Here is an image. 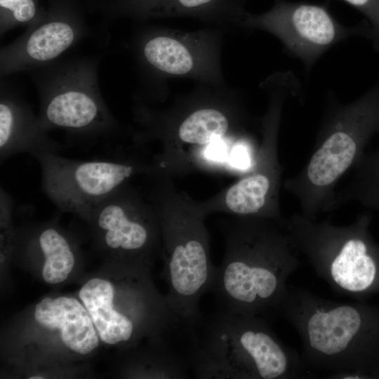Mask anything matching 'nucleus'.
I'll return each mask as SVG.
<instances>
[{"instance_id":"1","label":"nucleus","mask_w":379,"mask_h":379,"mask_svg":"<svg viewBox=\"0 0 379 379\" xmlns=\"http://www.w3.org/2000/svg\"><path fill=\"white\" fill-rule=\"evenodd\" d=\"M284 219L236 216L230 224L209 290L218 310L268 321L278 316L287 280L300 265Z\"/></svg>"},{"instance_id":"2","label":"nucleus","mask_w":379,"mask_h":379,"mask_svg":"<svg viewBox=\"0 0 379 379\" xmlns=\"http://www.w3.org/2000/svg\"><path fill=\"white\" fill-rule=\"evenodd\" d=\"M184 352L196 378L297 379L312 376L301 354L269 321L217 309L184 329Z\"/></svg>"},{"instance_id":"3","label":"nucleus","mask_w":379,"mask_h":379,"mask_svg":"<svg viewBox=\"0 0 379 379\" xmlns=\"http://www.w3.org/2000/svg\"><path fill=\"white\" fill-rule=\"evenodd\" d=\"M278 316L298 332L310 371L379 370V310L288 288Z\"/></svg>"},{"instance_id":"4","label":"nucleus","mask_w":379,"mask_h":379,"mask_svg":"<svg viewBox=\"0 0 379 379\" xmlns=\"http://www.w3.org/2000/svg\"><path fill=\"white\" fill-rule=\"evenodd\" d=\"M379 132V79L364 93L343 103L328 91L309 161L285 189L298 201L304 216L316 219L332 211L336 186Z\"/></svg>"},{"instance_id":"5","label":"nucleus","mask_w":379,"mask_h":379,"mask_svg":"<svg viewBox=\"0 0 379 379\" xmlns=\"http://www.w3.org/2000/svg\"><path fill=\"white\" fill-rule=\"evenodd\" d=\"M371 220L361 213L338 226L299 213L284 223L294 248L334 293L359 298L379 288V246L368 231Z\"/></svg>"},{"instance_id":"6","label":"nucleus","mask_w":379,"mask_h":379,"mask_svg":"<svg viewBox=\"0 0 379 379\" xmlns=\"http://www.w3.org/2000/svg\"><path fill=\"white\" fill-rule=\"evenodd\" d=\"M165 190L159 186L151 197L161 224L164 277L168 286L165 299L180 322L190 325L201 317L199 302L209 292L216 267L210 257L203 215L185 204L171 206Z\"/></svg>"},{"instance_id":"7","label":"nucleus","mask_w":379,"mask_h":379,"mask_svg":"<svg viewBox=\"0 0 379 379\" xmlns=\"http://www.w3.org/2000/svg\"><path fill=\"white\" fill-rule=\"evenodd\" d=\"M98 59L55 60L33 70L39 96L38 121L46 132L62 129L90 140L110 136L119 124L101 94Z\"/></svg>"},{"instance_id":"8","label":"nucleus","mask_w":379,"mask_h":379,"mask_svg":"<svg viewBox=\"0 0 379 379\" xmlns=\"http://www.w3.org/2000/svg\"><path fill=\"white\" fill-rule=\"evenodd\" d=\"M39 163L41 190L60 211L88 220L93 210L134 175L153 168L126 160L82 161L51 152L32 156Z\"/></svg>"},{"instance_id":"9","label":"nucleus","mask_w":379,"mask_h":379,"mask_svg":"<svg viewBox=\"0 0 379 379\" xmlns=\"http://www.w3.org/2000/svg\"><path fill=\"white\" fill-rule=\"evenodd\" d=\"M328 4L276 0L269 13L251 18L248 25L277 36L286 53L302 62L307 74L328 49L352 36L368 39L367 20L352 26L341 24L329 11Z\"/></svg>"},{"instance_id":"10","label":"nucleus","mask_w":379,"mask_h":379,"mask_svg":"<svg viewBox=\"0 0 379 379\" xmlns=\"http://www.w3.org/2000/svg\"><path fill=\"white\" fill-rule=\"evenodd\" d=\"M88 221L105 247L139 266L151 260L161 238L156 207L127 183L100 202Z\"/></svg>"},{"instance_id":"11","label":"nucleus","mask_w":379,"mask_h":379,"mask_svg":"<svg viewBox=\"0 0 379 379\" xmlns=\"http://www.w3.org/2000/svg\"><path fill=\"white\" fill-rule=\"evenodd\" d=\"M89 32L76 0H50L43 16L0 51L1 76L32 70L55 60Z\"/></svg>"},{"instance_id":"12","label":"nucleus","mask_w":379,"mask_h":379,"mask_svg":"<svg viewBox=\"0 0 379 379\" xmlns=\"http://www.w3.org/2000/svg\"><path fill=\"white\" fill-rule=\"evenodd\" d=\"M279 130L275 124L262 127V141L252 171L223 195L225 208L236 216L284 219L279 204L282 171L277 154Z\"/></svg>"},{"instance_id":"13","label":"nucleus","mask_w":379,"mask_h":379,"mask_svg":"<svg viewBox=\"0 0 379 379\" xmlns=\"http://www.w3.org/2000/svg\"><path fill=\"white\" fill-rule=\"evenodd\" d=\"M62 146L40 126L31 106L4 83L0 93V161L18 154H58Z\"/></svg>"},{"instance_id":"14","label":"nucleus","mask_w":379,"mask_h":379,"mask_svg":"<svg viewBox=\"0 0 379 379\" xmlns=\"http://www.w3.org/2000/svg\"><path fill=\"white\" fill-rule=\"evenodd\" d=\"M79 296L87 310L105 343H129L136 335L151 331L159 335L165 332L127 313L119 312L114 305V288L106 279L93 278L81 288Z\"/></svg>"},{"instance_id":"15","label":"nucleus","mask_w":379,"mask_h":379,"mask_svg":"<svg viewBox=\"0 0 379 379\" xmlns=\"http://www.w3.org/2000/svg\"><path fill=\"white\" fill-rule=\"evenodd\" d=\"M34 319L41 326L58 330L63 344L80 354H87L99 345V335L84 305L66 296L46 298L34 310Z\"/></svg>"},{"instance_id":"16","label":"nucleus","mask_w":379,"mask_h":379,"mask_svg":"<svg viewBox=\"0 0 379 379\" xmlns=\"http://www.w3.org/2000/svg\"><path fill=\"white\" fill-rule=\"evenodd\" d=\"M375 149L366 150L350 171L348 182L336 192L332 211L349 202L379 211V132Z\"/></svg>"},{"instance_id":"17","label":"nucleus","mask_w":379,"mask_h":379,"mask_svg":"<svg viewBox=\"0 0 379 379\" xmlns=\"http://www.w3.org/2000/svg\"><path fill=\"white\" fill-rule=\"evenodd\" d=\"M142 58L152 68L168 75L183 76L194 69V55L185 42L175 36L155 34L141 45Z\"/></svg>"},{"instance_id":"18","label":"nucleus","mask_w":379,"mask_h":379,"mask_svg":"<svg viewBox=\"0 0 379 379\" xmlns=\"http://www.w3.org/2000/svg\"><path fill=\"white\" fill-rule=\"evenodd\" d=\"M34 236V247L44 258V280L51 284L65 281L75 265L71 241L53 225L41 227Z\"/></svg>"},{"instance_id":"19","label":"nucleus","mask_w":379,"mask_h":379,"mask_svg":"<svg viewBox=\"0 0 379 379\" xmlns=\"http://www.w3.org/2000/svg\"><path fill=\"white\" fill-rule=\"evenodd\" d=\"M229 126V119L222 111L203 107L191 112L182 121L177 134L184 143L206 145L222 138Z\"/></svg>"},{"instance_id":"20","label":"nucleus","mask_w":379,"mask_h":379,"mask_svg":"<svg viewBox=\"0 0 379 379\" xmlns=\"http://www.w3.org/2000/svg\"><path fill=\"white\" fill-rule=\"evenodd\" d=\"M45 10L40 0H0L1 36L17 27L33 25Z\"/></svg>"},{"instance_id":"21","label":"nucleus","mask_w":379,"mask_h":379,"mask_svg":"<svg viewBox=\"0 0 379 379\" xmlns=\"http://www.w3.org/2000/svg\"><path fill=\"white\" fill-rule=\"evenodd\" d=\"M331 0H325L329 5ZM358 10L366 17L371 31L368 39L375 51L379 53V0H343Z\"/></svg>"},{"instance_id":"22","label":"nucleus","mask_w":379,"mask_h":379,"mask_svg":"<svg viewBox=\"0 0 379 379\" xmlns=\"http://www.w3.org/2000/svg\"><path fill=\"white\" fill-rule=\"evenodd\" d=\"M369 375L359 371H343L329 373L326 378L332 379H361L366 378Z\"/></svg>"},{"instance_id":"23","label":"nucleus","mask_w":379,"mask_h":379,"mask_svg":"<svg viewBox=\"0 0 379 379\" xmlns=\"http://www.w3.org/2000/svg\"><path fill=\"white\" fill-rule=\"evenodd\" d=\"M211 1V0H178L182 6L188 8L197 7L208 3Z\"/></svg>"},{"instance_id":"24","label":"nucleus","mask_w":379,"mask_h":379,"mask_svg":"<svg viewBox=\"0 0 379 379\" xmlns=\"http://www.w3.org/2000/svg\"><path fill=\"white\" fill-rule=\"evenodd\" d=\"M29 379H43L44 377L41 375H34L29 378Z\"/></svg>"}]
</instances>
